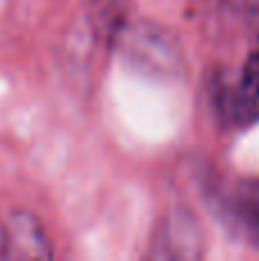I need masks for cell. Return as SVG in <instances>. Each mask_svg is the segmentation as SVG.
Listing matches in <instances>:
<instances>
[{
  "instance_id": "cell-1",
  "label": "cell",
  "mask_w": 259,
  "mask_h": 261,
  "mask_svg": "<svg viewBox=\"0 0 259 261\" xmlns=\"http://www.w3.org/2000/svg\"><path fill=\"white\" fill-rule=\"evenodd\" d=\"M122 55L133 69L147 76L172 78L182 71V46L172 32L149 21L128 25L117 39Z\"/></svg>"
},
{
  "instance_id": "cell-2",
  "label": "cell",
  "mask_w": 259,
  "mask_h": 261,
  "mask_svg": "<svg viewBox=\"0 0 259 261\" xmlns=\"http://www.w3.org/2000/svg\"><path fill=\"white\" fill-rule=\"evenodd\" d=\"M202 229L191 213H172L159 225L151 239L154 259H197L202 254Z\"/></svg>"
},
{
  "instance_id": "cell-3",
  "label": "cell",
  "mask_w": 259,
  "mask_h": 261,
  "mask_svg": "<svg viewBox=\"0 0 259 261\" xmlns=\"http://www.w3.org/2000/svg\"><path fill=\"white\" fill-rule=\"evenodd\" d=\"M0 254L9 259H48L53 252L41 222L30 213L16 211L0 231Z\"/></svg>"
},
{
  "instance_id": "cell-4",
  "label": "cell",
  "mask_w": 259,
  "mask_h": 261,
  "mask_svg": "<svg viewBox=\"0 0 259 261\" xmlns=\"http://www.w3.org/2000/svg\"><path fill=\"white\" fill-rule=\"evenodd\" d=\"M220 208L227 227L239 236L259 243V184L239 181L227 188L220 197Z\"/></svg>"
},
{
  "instance_id": "cell-5",
  "label": "cell",
  "mask_w": 259,
  "mask_h": 261,
  "mask_svg": "<svg viewBox=\"0 0 259 261\" xmlns=\"http://www.w3.org/2000/svg\"><path fill=\"white\" fill-rule=\"evenodd\" d=\"M229 117L239 126L259 122V50L250 53L229 94Z\"/></svg>"
},
{
  "instance_id": "cell-6",
  "label": "cell",
  "mask_w": 259,
  "mask_h": 261,
  "mask_svg": "<svg viewBox=\"0 0 259 261\" xmlns=\"http://www.w3.org/2000/svg\"><path fill=\"white\" fill-rule=\"evenodd\" d=\"M133 0H87V18L92 32L103 44H117L128 28Z\"/></svg>"
}]
</instances>
